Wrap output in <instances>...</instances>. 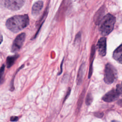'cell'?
Here are the masks:
<instances>
[{
  "label": "cell",
  "mask_w": 122,
  "mask_h": 122,
  "mask_svg": "<svg viewBox=\"0 0 122 122\" xmlns=\"http://www.w3.org/2000/svg\"><path fill=\"white\" fill-rule=\"evenodd\" d=\"M95 47L94 45H93L92 48V50H91V61H90V69H89V75H88V78H90L92 73V63L93 61L94 60V55L95 53Z\"/></svg>",
  "instance_id": "cell-12"
},
{
  "label": "cell",
  "mask_w": 122,
  "mask_h": 122,
  "mask_svg": "<svg viewBox=\"0 0 122 122\" xmlns=\"http://www.w3.org/2000/svg\"><path fill=\"white\" fill-rule=\"evenodd\" d=\"M85 70V63H83L80 66L78 71L77 77V83L78 85L81 84L82 81L84 73Z\"/></svg>",
  "instance_id": "cell-10"
},
{
  "label": "cell",
  "mask_w": 122,
  "mask_h": 122,
  "mask_svg": "<svg viewBox=\"0 0 122 122\" xmlns=\"http://www.w3.org/2000/svg\"><path fill=\"white\" fill-rule=\"evenodd\" d=\"M122 94V85L118 84L115 89H113L106 93L102 98V100L107 102H112L116 100Z\"/></svg>",
  "instance_id": "cell-4"
},
{
  "label": "cell",
  "mask_w": 122,
  "mask_h": 122,
  "mask_svg": "<svg viewBox=\"0 0 122 122\" xmlns=\"http://www.w3.org/2000/svg\"><path fill=\"white\" fill-rule=\"evenodd\" d=\"M102 13H103V12L102 11V10H99L98 12L96 13V15L95 16V18H94V20H95V23L96 24H99L101 20H102V18L103 17H102Z\"/></svg>",
  "instance_id": "cell-13"
},
{
  "label": "cell",
  "mask_w": 122,
  "mask_h": 122,
  "mask_svg": "<svg viewBox=\"0 0 122 122\" xmlns=\"http://www.w3.org/2000/svg\"><path fill=\"white\" fill-rule=\"evenodd\" d=\"M92 100H93V98H92V95L90 93H89L87 94V97L86 98L85 102H86V105H90L91 104V103L92 102Z\"/></svg>",
  "instance_id": "cell-15"
},
{
  "label": "cell",
  "mask_w": 122,
  "mask_h": 122,
  "mask_svg": "<svg viewBox=\"0 0 122 122\" xmlns=\"http://www.w3.org/2000/svg\"><path fill=\"white\" fill-rule=\"evenodd\" d=\"M43 6V2L41 0L36 2L32 7V14L33 16L38 15L41 11Z\"/></svg>",
  "instance_id": "cell-9"
},
{
  "label": "cell",
  "mask_w": 122,
  "mask_h": 122,
  "mask_svg": "<svg viewBox=\"0 0 122 122\" xmlns=\"http://www.w3.org/2000/svg\"><path fill=\"white\" fill-rule=\"evenodd\" d=\"M24 67V65H22L21 67H20L19 68V69L16 72V73H15V74H14V75L13 76H14V77L13 78V79H12V81H11V84H10V90L11 91H13V90H14V85H13V82H14V77H15V75L17 74V73L18 72V71H20L21 68H22L23 67Z\"/></svg>",
  "instance_id": "cell-16"
},
{
  "label": "cell",
  "mask_w": 122,
  "mask_h": 122,
  "mask_svg": "<svg viewBox=\"0 0 122 122\" xmlns=\"http://www.w3.org/2000/svg\"><path fill=\"white\" fill-rule=\"evenodd\" d=\"M117 70L115 68L111 63L106 64L104 71V81L108 84L112 83L117 77Z\"/></svg>",
  "instance_id": "cell-3"
},
{
  "label": "cell",
  "mask_w": 122,
  "mask_h": 122,
  "mask_svg": "<svg viewBox=\"0 0 122 122\" xmlns=\"http://www.w3.org/2000/svg\"><path fill=\"white\" fill-rule=\"evenodd\" d=\"M95 116H96V117H98V118H102V117L103 116V113H101V112L96 113L95 114Z\"/></svg>",
  "instance_id": "cell-19"
},
{
  "label": "cell",
  "mask_w": 122,
  "mask_h": 122,
  "mask_svg": "<svg viewBox=\"0 0 122 122\" xmlns=\"http://www.w3.org/2000/svg\"><path fill=\"white\" fill-rule=\"evenodd\" d=\"M3 41V37H2V35L0 33V44L1 43L2 41Z\"/></svg>",
  "instance_id": "cell-21"
},
{
  "label": "cell",
  "mask_w": 122,
  "mask_h": 122,
  "mask_svg": "<svg viewBox=\"0 0 122 122\" xmlns=\"http://www.w3.org/2000/svg\"><path fill=\"white\" fill-rule=\"evenodd\" d=\"M19 57V55L15 54L13 56H8L6 60V65L7 67L9 68L11 67L14 63L16 60Z\"/></svg>",
  "instance_id": "cell-11"
},
{
  "label": "cell",
  "mask_w": 122,
  "mask_h": 122,
  "mask_svg": "<svg viewBox=\"0 0 122 122\" xmlns=\"http://www.w3.org/2000/svg\"><path fill=\"white\" fill-rule=\"evenodd\" d=\"M26 34L24 32H22L19 34L14 40L12 47L11 51L13 52H16L18 51L21 47L22 46L25 40Z\"/></svg>",
  "instance_id": "cell-6"
},
{
  "label": "cell",
  "mask_w": 122,
  "mask_h": 122,
  "mask_svg": "<svg viewBox=\"0 0 122 122\" xmlns=\"http://www.w3.org/2000/svg\"><path fill=\"white\" fill-rule=\"evenodd\" d=\"M70 92H71V89L70 88H69L68 89V90L67 91V93H66V96H65V97L64 98V101H63V102L67 99V98L68 97V96H69V95H70Z\"/></svg>",
  "instance_id": "cell-17"
},
{
  "label": "cell",
  "mask_w": 122,
  "mask_h": 122,
  "mask_svg": "<svg viewBox=\"0 0 122 122\" xmlns=\"http://www.w3.org/2000/svg\"><path fill=\"white\" fill-rule=\"evenodd\" d=\"M63 59L62 60V61L61 62V71L59 72V73L58 74V75H60L61 73H62V64H63Z\"/></svg>",
  "instance_id": "cell-20"
},
{
  "label": "cell",
  "mask_w": 122,
  "mask_h": 122,
  "mask_svg": "<svg viewBox=\"0 0 122 122\" xmlns=\"http://www.w3.org/2000/svg\"><path fill=\"white\" fill-rule=\"evenodd\" d=\"M19 118L17 116H12L10 117V121H12V122H16V121H17L18 120Z\"/></svg>",
  "instance_id": "cell-18"
},
{
  "label": "cell",
  "mask_w": 122,
  "mask_h": 122,
  "mask_svg": "<svg viewBox=\"0 0 122 122\" xmlns=\"http://www.w3.org/2000/svg\"><path fill=\"white\" fill-rule=\"evenodd\" d=\"M122 45L121 44L113 51V58L120 64H122Z\"/></svg>",
  "instance_id": "cell-8"
},
{
  "label": "cell",
  "mask_w": 122,
  "mask_h": 122,
  "mask_svg": "<svg viewBox=\"0 0 122 122\" xmlns=\"http://www.w3.org/2000/svg\"><path fill=\"white\" fill-rule=\"evenodd\" d=\"M29 24L27 14L19 15L9 18L6 22L7 28L11 31L17 33L26 28Z\"/></svg>",
  "instance_id": "cell-1"
},
{
  "label": "cell",
  "mask_w": 122,
  "mask_h": 122,
  "mask_svg": "<svg viewBox=\"0 0 122 122\" xmlns=\"http://www.w3.org/2000/svg\"><path fill=\"white\" fill-rule=\"evenodd\" d=\"M106 39L105 37L101 38L97 44L96 48L99 54L101 56H105L106 54Z\"/></svg>",
  "instance_id": "cell-7"
},
{
  "label": "cell",
  "mask_w": 122,
  "mask_h": 122,
  "mask_svg": "<svg viewBox=\"0 0 122 122\" xmlns=\"http://www.w3.org/2000/svg\"><path fill=\"white\" fill-rule=\"evenodd\" d=\"M25 0H0V4L9 10H17L24 4Z\"/></svg>",
  "instance_id": "cell-5"
},
{
  "label": "cell",
  "mask_w": 122,
  "mask_h": 122,
  "mask_svg": "<svg viewBox=\"0 0 122 122\" xmlns=\"http://www.w3.org/2000/svg\"><path fill=\"white\" fill-rule=\"evenodd\" d=\"M4 70H5V65L3 64L0 68V84H2L4 81Z\"/></svg>",
  "instance_id": "cell-14"
},
{
  "label": "cell",
  "mask_w": 122,
  "mask_h": 122,
  "mask_svg": "<svg viewBox=\"0 0 122 122\" xmlns=\"http://www.w3.org/2000/svg\"><path fill=\"white\" fill-rule=\"evenodd\" d=\"M115 21V17L110 13L102 18L99 24V30L102 35L107 36L113 30Z\"/></svg>",
  "instance_id": "cell-2"
}]
</instances>
